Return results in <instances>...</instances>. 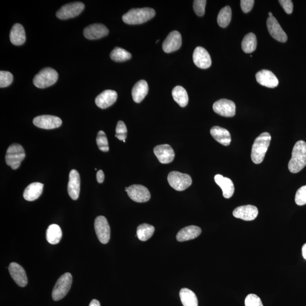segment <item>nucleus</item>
Listing matches in <instances>:
<instances>
[{"mask_svg":"<svg viewBox=\"0 0 306 306\" xmlns=\"http://www.w3.org/2000/svg\"><path fill=\"white\" fill-rule=\"evenodd\" d=\"M95 233L99 240L102 244H107L110 239L111 230L106 218L98 216L94 222Z\"/></svg>","mask_w":306,"mask_h":306,"instance_id":"1a4fd4ad","label":"nucleus"},{"mask_svg":"<svg viewBox=\"0 0 306 306\" xmlns=\"http://www.w3.org/2000/svg\"><path fill=\"white\" fill-rule=\"evenodd\" d=\"M115 137L119 140L124 141L127 137V128L124 122L122 121H119L116 128Z\"/></svg>","mask_w":306,"mask_h":306,"instance_id":"e433bc0d","label":"nucleus"},{"mask_svg":"<svg viewBox=\"0 0 306 306\" xmlns=\"http://www.w3.org/2000/svg\"><path fill=\"white\" fill-rule=\"evenodd\" d=\"M33 123L36 127L44 129H52L60 127L62 120L52 115H41L34 118Z\"/></svg>","mask_w":306,"mask_h":306,"instance_id":"f8f14e48","label":"nucleus"},{"mask_svg":"<svg viewBox=\"0 0 306 306\" xmlns=\"http://www.w3.org/2000/svg\"><path fill=\"white\" fill-rule=\"evenodd\" d=\"M44 185L42 183L35 182L30 184L24 190L23 197L29 202H33L42 195Z\"/></svg>","mask_w":306,"mask_h":306,"instance_id":"bb28decb","label":"nucleus"},{"mask_svg":"<svg viewBox=\"0 0 306 306\" xmlns=\"http://www.w3.org/2000/svg\"><path fill=\"white\" fill-rule=\"evenodd\" d=\"M233 214L237 219L250 221L256 219L258 216V210L257 207L254 205H243L237 207L233 211Z\"/></svg>","mask_w":306,"mask_h":306,"instance_id":"f3484780","label":"nucleus"},{"mask_svg":"<svg viewBox=\"0 0 306 306\" xmlns=\"http://www.w3.org/2000/svg\"><path fill=\"white\" fill-rule=\"evenodd\" d=\"M183 306H198V300L195 292L187 288H183L179 292Z\"/></svg>","mask_w":306,"mask_h":306,"instance_id":"c756f323","label":"nucleus"},{"mask_svg":"<svg viewBox=\"0 0 306 306\" xmlns=\"http://www.w3.org/2000/svg\"><path fill=\"white\" fill-rule=\"evenodd\" d=\"M231 15H232V12L229 6L224 7L221 9L217 17V22L219 25L222 28H225L228 26L231 22Z\"/></svg>","mask_w":306,"mask_h":306,"instance_id":"72a5a7b5","label":"nucleus"},{"mask_svg":"<svg viewBox=\"0 0 306 306\" xmlns=\"http://www.w3.org/2000/svg\"><path fill=\"white\" fill-rule=\"evenodd\" d=\"M59 75L51 68H44L34 78L33 83L37 88H44L52 86L56 83Z\"/></svg>","mask_w":306,"mask_h":306,"instance_id":"20e7f679","label":"nucleus"},{"mask_svg":"<svg viewBox=\"0 0 306 306\" xmlns=\"http://www.w3.org/2000/svg\"><path fill=\"white\" fill-rule=\"evenodd\" d=\"M213 109L216 114L224 117H233L236 114V104L226 99L216 102L213 105Z\"/></svg>","mask_w":306,"mask_h":306,"instance_id":"9b49d317","label":"nucleus"},{"mask_svg":"<svg viewBox=\"0 0 306 306\" xmlns=\"http://www.w3.org/2000/svg\"><path fill=\"white\" fill-rule=\"evenodd\" d=\"M201 228L196 226H187L180 230L176 235V239L180 242L195 239L202 233Z\"/></svg>","mask_w":306,"mask_h":306,"instance_id":"b1692460","label":"nucleus"},{"mask_svg":"<svg viewBox=\"0 0 306 306\" xmlns=\"http://www.w3.org/2000/svg\"><path fill=\"white\" fill-rule=\"evenodd\" d=\"M13 76L11 73L8 71H0V87H6L12 83Z\"/></svg>","mask_w":306,"mask_h":306,"instance_id":"4c0bfd02","label":"nucleus"},{"mask_svg":"<svg viewBox=\"0 0 306 306\" xmlns=\"http://www.w3.org/2000/svg\"><path fill=\"white\" fill-rule=\"evenodd\" d=\"M125 190L130 199L135 202L145 203L151 199V193L146 187L139 185H134L126 187Z\"/></svg>","mask_w":306,"mask_h":306,"instance_id":"9d476101","label":"nucleus"},{"mask_svg":"<svg viewBox=\"0 0 306 306\" xmlns=\"http://www.w3.org/2000/svg\"><path fill=\"white\" fill-rule=\"evenodd\" d=\"M8 270L13 280L19 287H26L27 284L26 272L19 264L17 263H10Z\"/></svg>","mask_w":306,"mask_h":306,"instance_id":"6ab92c4d","label":"nucleus"},{"mask_svg":"<svg viewBox=\"0 0 306 306\" xmlns=\"http://www.w3.org/2000/svg\"><path fill=\"white\" fill-rule=\"evenodd\" d=\"M302 255L303 257L306 260V243L302 247Z\"/></svg>","mask_w":306,"mask_h":306,"instance_id":"49530a36","label":"nucleus"},{"mask_svg":"<svg viewBox=\"0 0 306 306\" xmlns=\"http://www.w3.org/2000/svg\"><path fill=\"white\" fill-rule=\"evenodd\" d=\"M159 40H156V43H157L159 42Z\"/></svg>","mask_w":306,"mask_h":306,"instance_id":"09e8293b","label":"nucleus"},{"mask_svg":"<svg viewBox=\"0 0 306 306\" xmlns=\"http://www.w3.org/2000/svg\"><path fill=\"white\" fill-rule=\"evenodd\" d=\"M306 166V143L304 141L296 142L292 149L291 158L288 169L292 173H298Z\"/></svg>","mask_w":306,"mask_h":306,"instance_id":"f257e3e1","label":"nucleus"},{"mask_svg":"<svg viewBox=\"0 0 306 306\" xmlns=\"http://www.w3.org/2000/svg\"><path fill=\"white\" fill-rule=\"evenodd\" d=\"M85 9V5L81 2L67 3L61 7L56 12V17L60 19L74 18L80 15Z\"/></svg>","mask_w":306,"mask_h":306,"instance_id":"6e6552de","label":"nucleus"},{"mask_svg":"<svg viewBox=\"0 0 306 306\" xmlns=\"http://www.w3.org/2000/svg\"><path fill=\"white\" fill-rule=\"evenodd\" d=\"M149 91L147 82L140 80L132 88V95L133 100L136 103H139L144 100Z\"/></svg>","mask_w":306,"mask_h":306,"instance_id":"393cba45","label":"nucleus"},{"mask_svg":"<svg viewBox=\"0 0 306 306\" xmlns=\"http://www.w3.org/2000/svg\"><path fill=\"white\" fill-rule=\"evenodd\" d=\"M25 152L22 146L18 144L10 145L7 150L5 156L6 164L11 167L13 170L19 168L20 163L25 158Z\"/></svg>","mask_w":306,"mask_h":306,"instance_id":"39448f33","label":"nucleus"},{"mask_svg":"<svg viewBox=\"0 0 306 306\" xmlns=\"http://www.w3.org/2000/svg\"><path fill=\"white\" fill-rule=\"evenodd\" d=\"M267 26L269 33L274 39L282 43L287 42L288 36L282 30L277 20L273 17H269L267 20Z\"/></svg>","mask_w":306,"mask_h":306,"instance_id":"ddd939ff","label":"nucleus"},{"mask_svg":"<svg viewBox=\"0 0 306 306\" xmlns=\"http://www.w3.org/2000/svg\"><path fill=\"white\" fill-rule=\"evenodd\" d=\"M206 0H195L193 1V9L196 15L202 17L205 14Z\"/></svg>","mask_w":306,"mask_h":306,"instance_id":"a19ab883","label":"nucleus"},{"mask_svg":"<svg viewBox=\"0 0 306 306\" xmlns=\"http://www.w3.org/2000/svg\"><path fill=\"white\" fill-rule=\"evenodd\" d=\"M118 98L117 92L112 90H107L102 92L95 98V104L102 109L107 108L115 103Z\"/></svg>","mask_w":306,"mask_h":306,"instance_id":"412c9836","label":"nucleus"},{"mask_svg":"<svg viewBox=\"0 0 306 306\" xmlns=\"http://www.w3.org/2000/svg\"><path fill=\"white\" fill-rule=\"evenodd\" d=\"M154 153L158 161L163 164H168L172 162L175 158L174 151L171 146L168 144L155 146Z\"/></svg>","mask_w":306,"mask_h":306,"instance_id":"a211bd4d","label":"nucleus"},{"mask_svg":"<svg viewBox=\"0 0 306 306\" xmlns=\"http://www.w3.org/2000/svg\"><path fill=\"white\" fill-rule=\"evenodd\" d=\"M214 181L222 189L224 198L230 199L233 196L235 188L232 180L222 175L217 174L214 176Z\"/></svg>","mask_w":306,"mask_h":306,"instance_id":"5701e85b","label":"nucleus"},{"mask_svg":"<svg viewBox=\"0 0 306 306\" xmlns=\"http://www.w3.org/2000/svg\"><path fill=\"white\" fill-rule=\"evenodd\" d=\"M172 95L173 100L180 107H185L188 103V95L185 88L177 86L173 88Z\"/></svg>","mask_w":306,"mask_h":306,"instance_id":"7c9ffc66","label":"nucleus"},{"mask_svg":"<svg viewBox=\"0 0 306 306\" xmlns=\"http://www.w3.org/2000/svg\"><path fill=\"white\" fill-rule=\"evenodd\" d=\"M97 144L100 151L103 152H108L109 146L106 135L103 131H100L98 133L97 137Z\"/></svg>","mask_w":306,"mask_h":306,"instance_id":"c9c22d12","label":"nucleus"},{"mask_svg":"<svg viewBox=\"0 0 306 306\" xmlns=\"http://www.w3.org/2000/svg\"><path fill=\"white\" fill-rule=\"evenodd\" d=\"M68 192L71 199L77 200L78 199L80 192V177L76 170H71L69 173Z\"/></svg>","mask_w":306,"mask_h":306,"instance_id":"aec40b11","label":"nucleus"},{"mask_svg":"<svg viewBox=\"0 0 306 306\" xmlns=\"http://www.w3.org/2000/svg\"><path fill=\"white\" fill-rule=\"evenodd\" d=\"M245 306H264L261 299L254 294H248L245 299Z\"/></svg>","mask_w":306,"mask_h":306,"instance_id":"ea45409f","label":"nucleus"},{"mask_svg":"<svg viewBox=\"0 0 306 306\" xmlns=\"http://www.w3.org/2000/svg\"><path fill=\"white\" fill-rule=\"evenodd\" d=\"M10 40L14 45L20 46L25 42L26 34L22 25L16 23L10 31Z\"/></svg>","mask_w":306,"mask_h":306,"instance_id":"cd10ccee","label":"nucleus"},{"mask_svg":"<svg viewBox=\"0 0 306 306\" xmlns=\"http://www.w3.org/2000/svg\"><path fill=\"white\" fill-rule=\"evenodd\" d=\"M193 62L201 69H207L212 65V59L207 51L202 47H197L193 54Z\"/></svg>","mask_w":306,"mask_h":306,"instance_id":"4468645a","label":"nucleus"},{"mask_svg":"<svg viewBox=\"0 0 306 306\" xmlns=\"http://www.w3.org/2000/svg\"><path fill=\"white\" fill-rule=\"evenodd\" d=\"M181 46V34L178 31H173L163 42L162 49L166 53H171L178 50Z\"/></svg>","mask_w":306,"mask_h":306,"instance_id":"2eb2a0df","label":"nucleus"},{"mask_svg":"<svg viewBox=\"0 0 306 306\" xmlns=\"http://www.w3.org/2000/svg\"><path fill=\"white\" fill-rule=\"evenodd\" d=\"M257 47L256 36L254 33L247 34L241 42V48L245 53H250L256 50Z\"/></svg>","mask_w":306,"mask_h":306,"instance_id":"2f4dec72","label":"nucleus"},{"mask_svg":"<svg viewBox=\"0 0 306 306\" xmlns=\"http://www.w3.org/2000/svg\"><path fill=\"white\" fill-rule=\"evenodd\" d=\"M104 174L102 170H99L97 173V180L99 183H102L104 182Z\"/></svg>","mask_w":306,"mask_h":306,"instance_id":"c03bdc74","label":"nucleus"},{"mask_svg":"<svg viewBox=\"0 0 306 306\" xmlns=\"http://www.w3.org/2000/svg\"><path fill=\"white\" fill-rule=\"evenodd\" d=\"M109 31L105 26L101 23H95L88 26L84 30V35L89 40L102 38L108 34Z\"/></svg>","mask_w":306,"mask_h":306,"instance_id":"dca6fc26","label":"nucleus"},{"mask_svg":"<svg viewBox=\"0 0 306 306\" xmlns=\"http://www.w3.org/2000/svg\"><path fill=\"white\" fill-rule=\"evenodd\" d=\"M110 57L116 62H123L130 60L132 55L127 51L120 47H115L110 53Z\"/></svg>","mask_w":306,"mask_h":306,"instance_id":"f704fd0d","label":"nucleus"},{"mask_svg":"<svg viewBox=\"0 0 306 306\" xmlns=\"http://www.w3.org/2000/svg\"><path fill=\"white\" fill-rule=\"evenodd\" d=\"M256 78L258 84L268 88L276 87L278 85L277 78L270 70L264 69L258 71Z\"/></svg>","mask_w":306,"mask_h":306,"instance_id":"4be33fe9","label":"nucleus"},{"mask_svg":"<svg viewBox=\"0 0 306 306\" xmlns=\"http://www.w3.org/2000/svg\"><path fill=\"white\" fill-rule=\"evenodd\" d=\"M168 180L170 186L178 191L188 188L192 183L191 177L189 175L178 171L170 172Z\"/></svg>","mask_w":306,"mask_h":306,"instance_id":"0eeeda50","label":"nucleus"},{"mask_svg":"<svg viewBox=\"0 0 306 306\" xmlns=\"http://www.w3.org/2000/svg\"><path fill=\"white\" fill-rule=\"evenodd\" d=\"M210 134L220 144L224 146H229L231 141L230 132L222 127L215 126L210 129Z\"/></svg>","mask_w":306,"mask_h":306,"instance_id":"a878e982","label":"nucleus"},{"mask_svg":"<svg viewBox=\"0 0 306 306\" xmlns=\"http://www.w3.org/2000/svg\"><path fill=\"white\" fill-rule=\"evenodd\" d=\"M72 284V275L66 273L61 275L56 282L53 289L52 297L54 301L61 300L66 297Z\"/></svg>","mask_w":306,"mask_h":306,"instance_id":"423d86ee","label":"nucleus"},{"mask_svg":"<svg viewBox=\"0 0 306 306\" xmlns=\"http://www.w3.org/2000/svg\"><path fill=\"white\" fill-rule=\"evenodd\" d=\"M155 228L148 223H143L139 225L137 229V236L139 240L146 241L150 239L154 234Z\"/></svg>","mask_w":306,"mask_h":306,"instance_id":"473e14b6","label":"nucleus"},{"mask_svg":"<svg viewBox=\"0 0 306 306\" xmlns=\"http://www.w3.org/2000/svg\"><path fill=\"white\" fill-rule=\"evenodd\" d=\"M62 238V231L59 225L56 224H51L46 232L48 242L51 244L59 243Z\"/></svg>","mask_w":306,"mask_h":306,"instance_id":"c85d7f7f","label":"nucleus"},{"mask_svg":"<svg viewBox=\"0 0 306 306\" xmlns=\"http://www.w3.org/2000/svg\"><path fill=\"white\" fill-rule=\"evenodd\" d=\"M155 15V10L151 8L132 9L122 16V19L128 25H139L148 21Z\"/></svg>","mask_w":306,"mask_h":306,"instance_id":"7ed1b4c3","label":"nucleus"},{"mask_svg":"<svg viewBox=\"0 0 306 306\" xmlns=\"http://www.w3.org/2000/svg\"><path fill=\"white\" fill-rule=\"evenodd\" d=\"M255 1L254 0H241V9L244 13L250 12L253 9Z\"/></svg>","mask_w":306,"mask_h":306,"instance_id":"79ce46f5","label":"nucleus"},{"mask_svg":"<svg viewBox=\"0 0 306 306\" xmlns=\"http://www.w3.org/2000/svg\"><path fill=\"white\" fill-rule=\"evenodd\" d=\"M286 13L290 15L293 10V3L291 0H280L278 1Z\"/></svg>","mask_w":306,"mask_h":306,"instance_id":"37998d69","label":"nucleus"},{"mask_svg":"<svg viewBox=\"0 0 306 306\" xmlns=\"http://www.w3.org/2000/svg\"><path fill=\"white\" fill-rule=\"evenodd\" d=\"M89 306H101L100 302L97 299H93L90 302Z\"/></svg>","mask_w":306,"mask_h":306,"instance_id":"a18cd8bd","label":"nucleus"},{"mask_svg":"<svg viewBox=\"0 0 306 306\" xmlns=\"http://www.w3.org/2000/svg\"><path fill=\"white\" fill-rule=\"evenodd\" d=\"M268 15H269V16H270V17H273V14H272V12H269V13H268Z\"/></svg>","mask_w":306,"mask_h":306,"instance_id":"de8ad7c7","label":"nucleus"},{"mask_svg":"<svg viewBox=\"0 0 306 306\" xmlns=\"http://www.w3.org/2000/svg\"><path fill=\"white\" fill-rule=\"evenodd\" d=\"M295 202L299 206L306 204V185L301 187L296 192Z\"/></svg>","mask_w":306,"mask_h":306,"instance_id":"58836bf2","label":"nucleus"},{"mask_svg":"<svg viewBox=\"0 0 306 306\" xmlns=\"http://www.w3.org/2000/svg\"><path fill=\"white\" fill-rule=\"evenodd\" d=\"M271 141V136L268 132L263 133L255 139L251 152L252 161L255 164H260L263 161Z\"/></svg>","mask_w":306,"mask_h":306,"instance_id":"f03ea898","label":"nucleus"}]
</instances>
